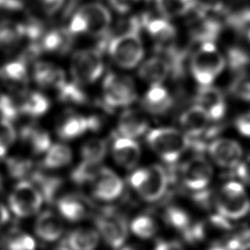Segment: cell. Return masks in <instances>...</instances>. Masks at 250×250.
I'll use <instances>...</instances> for the list:
<instances>
[{"label":"cell","instance_id":"8","mask_svg":"<svg viewBox=\"0 0 250 250\" xmlns=\"http://www.w3.org/2000/svg\"><path fill=\"white\" fill-rule=\"evenodd\" d=\"M95 225L99 234L104 242L112 249L121 248L129 232V226L126 218L113 211H104L96 216Z\"/></svg>","mask_w":250,"mask_h":250},{"label":"cell","instance_id":"58","mask_svg":"<svg viewBox=\"0 0 250 250\" xmlns=\"http://www.w3.org/2000/svg\"><path fill=\"white\" fill-rule=\"evenodd\" d=\"M2 187V179H1V176H0V188Z\"/></svg>","mask_w":250,"mask_h":250},{"label":"cell","instance_id":"46","mask_svg":"<svg viewBox=\"0 0 250 250\" xmlns=\"http://www.w3.org/2000/svg\"><path fill=\"white\" fill-rule=\"evenodd\" d=\"M18 106L13 100L7 96H0V120H14L18 115Z\"/></svg>","mask_w":250,"mask_h":250},{"label":"cell","instance_id":"44","mask_svg":"<svg viewBox=\"0 0 250 250\" xmlns=\"http://www.w3.org/2000/svg\"><path fill=\"white\" fill-rule=\"evenodd\" d=\"M230 91L235 97L250 101V74L238 75L231 83Z\"/></svg>","mask_w":250,"mask_h":250},{"label":"cell","instance_id":"57","mask_svg":"<svg viewBox=\"0 0 250 250\" xmlns=\"http://www.w3.org/2000/svg\"><path fill=\"white\" fill-rule=\"evenodd\" d=\"M120 250H141V249H139L137 247H133V246H124V247L122 246Z\"/></svg>","mask_w":250,"mask_h":250},{"label":"cell","instance_id":"11","mask_svg":"<svg viewBox=\"0 0 250 250\" xmlns=\"http://www.w3.org/2000/svg\"><path fill=\"white\" fill-rule=\"evenodd\" d=\"M76 13L83 20L85 32L96 37H106L111 15L105 6L101 3H88L80 7Z\"/></svg>","mask_w":250,"mask_h":250},{"label":"cell","instance_id":"56","mask_svg":"<svg viewBox=\"0 0 250 250\" xmlns=\"http://www.w3.org/2000/svg\"><path fill=\"white\" fill-rule=\"evenodd\" d=\"M55 250H70V248L66 245V243L63 241L61 245H59Z\"/></svg>","mask_w":250,"mask_h":250},{"label":"cell","instance_id":"18","mask_svg":"<svg viewBox=\"0 0 250 250\" xmlns=\"http://www.w3.org/2000/svg\"><path fill=\"white\" fill-rule=\"evenodd\" d=\"M143 25L146 26L148 34L161 50L172 47L177 32L174 25L168 20L143 18Z\"/></svg>","mask_w":250,"mask_h":250},{"label":"cell","instance_id":"47","mask_svg":"<svg viewBox=\"0 0 250 250\" xmlns=\"http://www.w3.org/2000/svg\"><path fill=\"white\" fill-rule=\"evenodd\" d=\"M230 25L238 30L250 27V10H242L229 18Z\"/></svg>","mask_w":250,"mask_h":250},{"label":"cell","instance_id":"17","mask_svg":"<svg viewBox=\"0 0 250 250\" xmlns=\"http://www.w3.org/2000/svg\"><path fill=\"white\" fill-rule=\"evenodd\" d=\"M209 121L210 118L208 114L198 104L188 107L180 117V124L183 128V132L188 139L202 135L206 131Z\"/></svg>","mask_w":250,"mask_h":250},{"label":"cell","instance_id":"50","mask_svg":"<svg viewBox=\"0 0 250 250\" xmlns=\"http://www.w3.org/2000/svg\"><path fill=\"white\" fill-rule=\"evenodd\" d=\"M235 125L238 132L241 135L250 138V112L238 117L235 122Z\"/></svg>","mask_w":250,"mask_h":250},{"label":"cell","instance_id":"10","mask_svg":"<svg viewBox=\"0 0 250 250\" xmlns=\"http://www.w3.org/2000/svg\"><path fill=\"white\" fill-rule=\"evenodd\" d=\"M213 177L211 164L201 155H196L185 162L181 168L183 184L192 191H202Z\"/></svg>","mask_w":250,"mask_h":250},{"label":"cell","instance_id":"16","mask_svg":"<svg viewBox=\"0 0 250 250\" xmlns=\"http://www.w3.org/2000/svg\"><path fill=\"white\" fill-rule=\"evenodd\" d=\"M100 127L99 118L95 116L85 117L74 114L66 117L59 126L58 134L63 140L77 138L89 130H97Z\"/></svg>","mask_w":250,"mask_h":250},{"label":"cell","instance_id":"24","mask_svg":"<svg viewBox=\"0 0 250 250\" xmlns=\"http://www.w3.org/2000/svg\"><path fill=\"white\" fill-rule=\"evenodd\" d=\"M57 207L62 217L69 222H78L85 219L89 208L87 203L78 196L64 195L58 199Z\"/></svg>","mask_w":250,"mask_h":250},{"label":"cell","instance_id":"20","mask_svg":"<svg viewBox=\"0 0 250 250\" xmlns=\"http://www.w3.org/2000/svg\"><path fill=\"white\" fill-rule=\"evenodd\" d=\"M34 231L40 239L47 242H53L62 236L63 232V224L57 214L51 211H45L36 219Z\"/></svg>","mask_w":250,"mask_h":250},{"label":"cell","instance_id":"45","mask_svg":"<svg viewBox=\"0 0 250 250\" xmlns=\"http://www.w3.org/2000/svg\"><path fill=\"white\" fill-rule=\"evenodd\" d=\"M228 60L231 69L241 70L249 63L250 58L245 51L239 48H231L229 51Z\"/></svg>","mask_w":250,"mask_h":250},{"label":"cell","instance_id":"32","mask_svg":"<svg viewBox=\"0 0 250 250\" xmlns=\"http://www.w3.org/2000/svg\"><path fill=\"white\" fill-rule=\"evenodd\" d=\"M32 184L38 188L40 191L43 200L51 203L60 189L61 187V180L57 177L46 176L41 173H33L31 176Z\"/></svg>","mask_w":250,"mask_h":250},{"label":"cell","instance_id":"54","mask_svg":"<svg viewBox=\"0 0 250 250\" xmlns=\"http://www.w3.org/2000/svg\"><path fill=\"white\" fill-rule=\"evenodd\" d=\"M10 219V214L7 207L0 201V229L7 224Z\"/></svg>","mask_w":250,"mask_h":250},{"label":"cell","instance_id":"37","mask_svg":"<svg viewBox=\"0 0 250 250\" xmlns=\"http://www.w3.org/2000/svg\"><path fill=\"white\" fill-rule=\"evenodd\" d=\"M103 166L99 162L82 160L71 173L72 181L77 185L92 183Z\"/></svg>","mask_w":250,"mask_h":250},{"label":"cell","instance_id":"48","mask_svg":"<svg viewBox=\"0 0 250 250\" xmlns=\"http://www.w3.org/2000/svg\"><path fill=\"white\" fill-rule=\"evenodd\" d=\"M236 167V174L238 178L250 185V155L240 161Z\"/></svg>","mask_w":250,"mask_h":250},{"label":"cell","instance_id":"19","mask_svg":"<svg viewBox=\"0 0 250 250\" xmlns=\"http://www.w3.org/2000/svg\"><path fill=\"white\" fill-rule=\"evenodd\" d=\"M112 156L114 160L126 169L134 168L140 159L141 148L133 139L117 138L112 145Z\"/></svg>","mask_w":250,"mask_h":250},{"label":"cell","instance_id":"15","mask_svg":"<svg viewBox=\"0 0 250 250\" xmlns=\"http://www.w3.org/2000/svg\"><path fill=\"white\" fill-rule=\"evenodd\" d=\"M196 103L206 111L210 120H220L226 112V101L223 93L211 85H204L199 88Z\"/></svg>","mask_w":250,"mask_h":250},{"label":"cell","instance_id":"3","mask_svg":"<svg viewBox=\"0 0 250 250\" xmlns=\"http://www.w3.org/2000/svg\"><path fill=\"white\" fill-rule=\"evenodd\" d=\"M129 181L132 188L146 202L159 200L168 187L167 172L158 164L135 170Z\"/></svg>","mask_w":250,"mask_h":250},{"label":"cell","instance_id":"52","mask_svg":"<svg viewBox=\"0 0 250 250\" xmlns=\"http://www.w3.org/2000/svg\"><path fill=\"white\" fill-rule=\"evenodd\" d=\"M153 250H187L183 244L176 240L166 239L160 240L156 243Z\"/></svg>","mask_w":250,"mask_h":250},{"label":"cell","instance_id":"26","mask_svg":"<svg viewBox=\"0 0 250 250\" xmlns=\"http://www.w3.org/2000/svg\"><path fill=\"white\" fill-rule=\"evenodd\" d=\"M68 31H60V30H52L48 33H45L41 39L31 45L30 51L34 54L39 53L40 51L46 52H61L66 50L68 48L69 42Z\"/></svg>","mask_w":250,"mask_h":250},{"label":"cell","instance_id":"6","mask_svg":"<svg viewBox=\"0 0 250 250\" xmlns=\"http://www.w3.org/2000/svg\"><path fill=\"white\" fill-rule=\"evenodd\" d=\"M73 81L78 85L94 83L104 71V63L99 49L79 50L73 54L70 64Z\"/></svg>","mask_w":250,"mask_h":250},{"label":"cell","instance_id":"59","mask_svg":"<svg viewBox=\"0 0 250 250\" xmlns=\"http://www.w3.org/2000/svg\"><path fill=\"white\" fill-rule=\"evenodd\" d=\"M248 36H249V40H250V30H249V33H248Z\"/></svg>","mask_w":250,"mask_h":250},{"label":"cell","instance_id":"38","mask_svg":"<svg viewBox=\"0 0 250 250\" xmlns=\"http://www.w3.org/2000/svg\"><path fill=\"white\" fill-rule=\"evenodd\" d=\"M164 218L169 226L180 231L188 232L191 227L189 215L186 210L177 206L168 207L165 211Z\"/></svg>","mask_w":250,"mask_h":250},{"label":"cell","instance_id":"4","mask_svg":"<svg viewBox=\"0 0 250 250\" xmlns=\"http://www.w3.org/2000/svg\"><path fill=\"white\" fill-rule=\"evenodd\" d=\"M139 28L125 29L108 40V53L116 64L123 68L137 66L144 57V46Z\"/></svg>","mask_w":250,"mask_h":250},{"label":"cell","instance_id":"51","mask_svg":"<svg viewBox=\"0 0 250 250\" xmlns=\"http://www.w3.org/2000/svg\"><path fill=\"white\" fill-rule=\"evenodd\" d=\"M42 9L48 14H54L59 11L64 0H37Z\"/></svg>","mask_w":250,"mask_h":250},{"label":"cell","instance_id":"55","mask_svg":"<svg viewBox=\"0 0 250 250\" xmlns=\"http://www.w3.org/2000/svg\"><path fill=\"white\" fill-rule=\"evenodd\" d=\"M239 250H250V240L244 243H241Z\"/></svg>","mask_w":250,"mask_h":250},{"label":"cell","instance_id":"5","mask_svg":"<svg viewBox=\"0 0 250 250\" xmlns=\"http://www.w3.org/2000/svg\"><path fill=\"white\" fill-rule=\"evenodd\" d=\"M226 60L213 42L202 43L190 61V71L194 79L201 84L210 85L223 71Z\"/></svg>","mask_w":250,"mask_h":250},{"label":"cell","instance_id":"36","mask_svg":"<svg viewBox=\"0 0 250 250\" xmlns=\"http://www.w3.org/2000/svg\"><path fill=\"white\" fill-rule=\"evenodd\" d=\"M50 102L45 96L40 93H31L22 102L20 110L31 116H40L48 110Z\"/></svg>","mask_w":250,"mask_h":250},{"label":"cell","instance_id":"23","mask_svg":"<svg viewBox=\"0 0 250 250\" xmlns=\"http://www.w3.org/2000/svg\"><path fill=\"white\" fill-rule=\"evenodd\" d=\"M171 71V66L166 59L160 57H152L146 61L139 69V76L146 82L161 84Z\"/></svg>","mask_w":250,"mask_h":250},{"label":"cell","instance_id":"43","mask_svg":"<svg viewBox=\"0 0 250 250\" xmlns=\"http://www.w3.org/2000/svg\"><path fill=\"white\" fill-rule=\"evenodd\" d=\"M7 167L12 177L20 179L30 173L32 169V162L29 159L10 158L7 161Z\"/></svg>","mask_w":250,"mask_h":250},{"label":"cell","instance_id":"41","mask_svg":"<svg viewBox=\"0 0 250 250\" xmlns=\"http://www.w3.org/2000/svg\"><path fill=\"white\" fill-rule=\"evenodd\" d=\"M23 37L21 24H15L9 21L0 23V47H10Z\"/></svg>","mask_w":250,"mask_h":250},{"label":"cell","instance_id":"28","mask_svg":"<svg viewBox=\"0 0 250 250\" xmlns=\"http://www.w3.org/2000/svg\"><path fill=\"white\" fill-rule=\"evenodd\" d=\"M33 77L35 82L41 87L58 88L64 81L63 71L49 62H38L34 67Z\"/></svg>","mask_w":250,"mask_h":250},{"label":"cell","instance_id":"34","mask_svg":"<svg viewBox=\"0 0 250 250\" xmlns=\"http://www.w3.org/2000/svg\"><path fill=\"white\" fill-rule=\"evenodd\" d=\"M131 231L142 239H149L158 231V223L148 215L135 217L129 226Z\"/></svg>","mask_w":250,"mask_h":250},{"label":"cell","instance_id":"25","mask_svg":"<svg viewBox=\"0 0 250 250\" xmlns=\"http://www.w3.org/2000/svg\"><path fill=\"white\" fill-rule=\"evenodd\" d=\"M221 30L220 22L211 17H207L203 12L198 15L191 26L192 37L201 43L213 42Z\"/></svg>","mask_w":250,"mask_h":250},{"label":"cell","instance_id":"35","mask_svg":"<svg viewBox=\"0 0 250 250\" xmlns=\"http://www.w3.org/2000/svg\"><path fill=\"white\" fill-rule=\"evenodd\" d=\"M0 76L15 84H24L28 80L26 64L21 60L10 62L0 68Z\"/></svg>","mask_w":250,"mask_h":250},{"label":"cell","instance_id":"1","mask_svg":"<svg viewBox=\"0 0 250 250\" xmlns=\"http://www.w3.org/2000/svg\"><path fill=\"white\" fill-rule=\"evenodd\" d=\"M217 214L228 221L244 218L250 211V198L244 187L230 181L224 184L215 197Z\"/></svg>","mask_w":250,"mask_h":250},{"label":"cell","instance_id":"31","mask_svg":"<svg viewBox=\"0 0 250 250\" xmlns=\"http://www.w3.org/2000/svg\"><path fill=\"white\" fill-rule=\"evenodd\" d=\"M197 0H155L158 12L166 19L185 15L193 8Z\"/></svg>","mask_w":250,"mask_h":250},{"label":"cell","instance_id":"21","mask_svg":"<svg viewBox=\"0 0 250 250\" xmlns=\"http://www.w3.org/2000/svg\"><path fill=\"white\" fill-rule=\"evenodd\" d=\"M144 108L151 114H163L167 112L172 104L173 100L169 92L161 85H151L143 98Z\"/></svg>","mask_w":250,"mask_h":250},{"label":"cell","instance_id":"22","mask_svg":"<svg viewBox=\"0 0 250 250\" xmlns=\"http://www.w3.org/2000/svg\"><path fill=\"white\" fill-rule=\"evenodd\" d=\"M147 125V119L143 112L136 109H128L119 117L118 131L122 137L135 139L146 131Z\"/></svg>","mask_w":250,"mask_h":250},{"label":"cell","instance_id":"33","mask_svg":"<svg viewBox=\"0 0 250 250\" xmlns=\"http://www.w3.org/2000/svg\"><path fill=\"white\" fill-rule=\"evenodd\" d=\"M72 152L70 148L62 144L51 146L43 160V165L46 168H60L70 163Z\"/></svg>","mask_w":250,"mask_h":250},{"label":"cell","instance_id":"30","mask_svg":"<svg viewBox=\"0 0 250 250\" xmlns=\"http://www.w3.org/2000/svg\"><path fill=\"white\" fill-rule=\"evenodd\" d=\"M21 139L29 145L34 153H43L49 149L51 145V138L49 134L38 127L27 126L21 130Z\"/></svg>","mask_w":250,"mask_h":250},{"label":"cell","instance_id":"53","mask_svg":"<svg viewBox=\"0 0 250 250\" xmlns=\"http://www.w3.org/2000/svg\"><path fill=\"white\" fill-rule=\"evenodd\" d=\"M21 2L20 0H0V8L8 10H19L21 8Z\"/></svg>","mask_w":250,"mask_h":250},{"label":"cell","instance_id":"13","mask_svg":"<svg viewBox=\"0 0 250 250\" xmlns=\"http://www.w3.org/2000/svg\"><path fill=\"white\" fill-rule=\"evenodd\" d=\"M122 180L113 171L102 167L92 182L93 195L102 201H111L119 197L123 191Z\"/></svg>","mask_w":250,"mask_h":250},{"label":"cell","instance_id":"14","mask_svg":"<svg viewBox=\"0 0 250 250\" xmlns=\"http://www.w3.org/2000/svg\"><path fill=\"white\" fill-rule=\"evenodd\" d=\"M211 158L221 167L233 168L241 161L242 148L240 145L231 139H217L208 146Z\"/></svg>","mask_w":250,"mask_h":250},{"label":"cell","instance_id":"7","mask_svg":"<svg viewBox=\"0 0 250 250\" xmlns=\"http://www.w3.org/2000/svg\"><path fill=\"white\" fill-rule=\"evenodd\" d=\"M8 201L9 207L15 216L26 218L36 214L44 200L40 191L32 183L21 181L14 188Z\"/></svg>","mask_w":250,"mask_h":250},{"label":"cell","instance_id":"27","mask_svg":"<svg viewBox=\"0 0 250 250\" xmlns=\"http://www.w3.org/2000/svg\"><path fill=\"white\" fill-rule=\"evenodd\" d=\"M100 241L97 229L79 228L73 229L64 241L70 250H95Z\"/></svg>","mask_w":250,"mask_h":250},{"label":"cell","instance_id":"42","mask_svg":"<svg viewBox=\"0 0 250 250\" xmlns=\"http://www.w3.org/2000/svg\"><path fill=\"white\" fill-rule=\"evenodd\" d=\"M16 139V131L10 121L0 120V157H3Z\"/></svg>","mask_w":250,"mask_h":250},{"label":"cell","instance_id":"9","mask_svg":"<svg viewBox=\"0 0 250 250\" xmlns=\"http://www.w3.org/2000/svg\"><path fill=\"white\" fill-rule=\"evenodd\" d=\"M104 100L107 106H126L137 100V92L131 78L116 73H108L103 84Z\"/></svg>","mask_w":250,"mask_h":250},{"label":"cell","instance_id":"29","mask_svg":"<svg viewBox=\"0 0 250 250\" xmlns=\"http://www.w3.org/2000/svg\"><path fill=\"white\" fill-rule=\"evenodd\" d=\"M1 250H35L34 239L22 230L12 229L0 239Z\"/></svg>","mask_w":250,"mask_h":250},{"label":"cell","instance_id":"39","mask_svg":"<svg viewBox=\"0 0 250 250\" xmlns=\"http://www.w3.org/2000/svg\"><path fill=\"white\" fill-rule=\"evenodd\" d=\"M83 160L101 163L106 153V142L102 139H92L86 142L81 147Z\"/></svg>","mask_w":250,"mask_h":250},{"label":"cell","instance_id":"2","mask_svg":"<svg viewBox=\"0 0 250 250\" xmlns=\"http://www.w3.org/2000/svg\"><path fill=\"white\" fill-rule=\"evenodd\" d=\"M150 148L165 162L177 161L189 146L188 137L175 128L163 127L151 130L146 136Z\"/></svg>","mask_w":250,"mask_h":250},{"label":"cell","instance_id":"49","mask_svg":"<svg viewBox=\"0 0 250 250\" xmlns=\"http://www.w3.org/2000/svg\"><path fill=\"white\" fill-rule=\"evenodd\" d=\"M138 1L139 0H108L110 6L120 14L130 11Z\"/></svg>","mask_w":250,"mask_h":250},{"label":"cell","instance_id":"12","mask_svg":"<svg viewBox=\"0 0 250 250\" xmlns=\"http://www.w3.org/2000/svg\"><path fill=\"white\" fill-rule=\"evenodd\" d=\"M229 230V221L216 214L195 226H191L188 233L197 241L212 242L214 244L224 239Z\"/></svg>","mask_w":250,"mask_h":250},{"label":"cell","instance_id":"40","mask_svg":"<svg viewBox=\"0 0 250 250\" xmlns=\"http://www.w3.org/2000/svg\"><path fill=\"white\" fill-rule=\"evenodd\" d=\"M59 99L64 103H71L80 104L85 103L87 97L83 90L80 88V85L73 82L64 81L58 88Z\"/></svg>","mask_w":250,"mask_h":250}]
</instances>
